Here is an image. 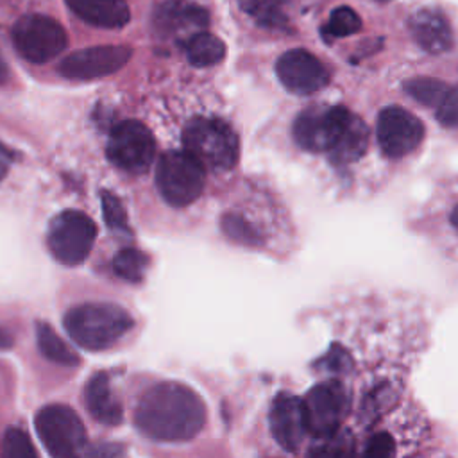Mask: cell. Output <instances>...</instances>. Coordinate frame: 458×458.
<instances>
[{
    "label": "cell",
    "instance_id": "obj_19",
    "mask_svg": "<svg viewBox=\"0 0 458 458\" xmlns=\"http://www.w3.org/2000/svg\"><path fill=\"white\" fill-rule=\"evenodd\" d=\"M367 141H369V129L363 123V120L352 113L351 122L347 123L335 148L329 152V157L336 165H347L351 161H356L365 152Z\"/></svg>",
    "mask_w": 458,
    "mask_h": 458
},
{
    "label": "cell",
    "instance_id": "obj_20",
    "mask_svg": "<svg viewBox=\"0 0 458 458\" xmlns=\"http://www.w3.org/2000/svg\"><path fill=\"white\" fill-rule=\"evenodd\" d=\"M186 57L193 66L206 68L220 63L225 55V45L211 32L200 30L184 41Z\"/></svg>",
    "mask_w": 458,
    "mask_h": 458
},
{
    "label": "cell",
    "instance_id": "obj_34",
    "mask_svg": "<svg viewBox=\"0 0 458 458\" xmlns=\"http://www.w3.org/2000/svg\"><path fill=\"white\" fill-rule=\"evenodd\" d=\"M13 157H14L13 152H11L7 147H4V145L0 143V159H4V161L9 163V161H13Z\"/></svg>",
    "mask_w": 458,
    "mask_h": 458
},
{
    "label": "cell",
    "instance_id": "obj_16",
    "mask_svg": "<svg viewBox=\"0 0 458 458\" xmlns=\"http://www.w3.org/2000/svg\"><path fill=\"white\" fill-rule=\"evenodd\" d=\"M410 32L415 43L429 54H442L453 45V32L447 18L433 7L419 9L410 18Z\"/></svg>",
    "mask_w": 458,
    "mask_h": 458
},
{
    "label": "cell",
    "instance_id": "obj_31",
    "mask_svg": "<svg viewBox=\"0 0 458 458\" xmlns=\"http://www.w3.org/2000/svg\"><path fill=\"white\" fill-rule=\"evenodd\" d=\"M13 336H11V333H7L4 327H0V351H4V349H11L13 347Z\"/></svg>",
    "mask_w": 458,
    "mask_h": 458
},
{
    "label": "cell",
    "instance_id": "obj_7",
    "mask_svg": "<svg viewBox=\"0 0 458 458\" xmlns=\"http://www.w3.org/2000/svg\"><path fill=\"white\" fill-rule=\"evenodd\" d=\"M95 238V222L82 211L68 209L52 218L47 245L57 261L75 267L89 256Z\"/></svg>",
    "mask_w": 458,
    "mask_h": 458
},
{
    "label": "cell",
    "instance_id": "obj_4",
    "mask_svg": "<svg viewBox=\"0 0 458 458\" xmlns=\"http://www.w3.org/2000/svg\"><path fill=\"white\" fill-rule=\"evenodd\" d=\"M206 184V168L188 150L165 152L156 166V186L161 197L177 208L195 202Z\"/></svg>",
    "mask_w": 458,
    "mask_h": 458
},
{
    "label": "cell",
    "instance_id": "obj_29",
    "mask_svg": "<svg viewBox=\"0 0 458 458\" xmlns=\"http://www.w3.org/2000/svg\"><path fill=\"white\" fill-rule=\"evenodd\" d=\"M435 118L449 129H458V84L447 86L444 97L435 106Z\"/></svg>",
    "mask_w": 458,
    "mask_h": 458
},
{
    "label": "cell",
    "instance_id": "obj_24",
    "mask_svg": "<svg viewBox=\"0 0 458 458\" xmlns=\"http://www.w3.org/2000/svg\"><path fill=\"white\" fill-rule=\"evenodd\" d=\"M361 29V18L358 13L347 5H340L331 11L324 34L329 38H345L351 34H356Z\"/></svg>",
    "mask_w": 458,
    "mask_h": 458
},
{
    "label": "cell",
    "instance_id": "obj_23",
    "mask_svg": "<svg viewBox=\"0 0 458 458\" xmlns=\"http://www.w3.org/2000/svg\"><path fill=\"white\" fill-rule=\"evenodd\" d=\"M404 89L419 104L435 109V106L444 97V93L447 89V84L442 82V81H437L433 77H415V79H410L404 84Z\"/></svg>",
    "mask_w": 458,
    "mask_h": 458
},
{
    "label": "cell",
    "instance_id": "obj_13",
    "mask_svg": "<svg viewBox=\"0 0 458 458\" xmlns=\"http://www.w3.org/2000/svg\"><path fill=\"white\" fill-rule=\"evenodd\" d=\"M276 73L281 84L295 95H311L329 82V72L322 61L304 48H293L279 55Z\"/></svg>",
    "mask_w": 458,
    "mask_h": 458
},
{
    "label": "cell",
    "instance_id": "obj_15",
    "mask_svg": "<svg viewBox=\"0 0 458 458\" xmlns=\"http://www.w3.org/2000/svg\"><path fill=\"white\" fill-rule=\"evenodd\" d=\"M209 23L208 11L186 0H166L154 14L156 29L170 38H191Z\"/></svg>",
    "mask_w": 458,
    "mask_h": 458
},
{
    "label": "cell",
    "instance_id": "obj_8",
    "mask_svg": "<svg viewBox=\"0 0 458 458\" xmlns=\"http://www.w3.org/2000/svg\"><path fill=\"white\" fill-rule=\"evenodd\" d=\"M352 113L344 106H315L293 122V140L310 152H331L344 134Z\"/></svg>",
    "mask_w": 458,
    "mask_h": 458
},
{
    "label": "cell",
    "instance_id": "obj_17",
    "mask_svg": "<svg viewBox=\"0 0 458 458\" xmlns=\"http://www.w3.org/2000/svg\"><path fill=\"white\" fill-rule=\"evenodd\" d=\"M66 5L77 18L100 29H122L131 20L125 0H66Z\"/></svg>",
    "mask_w": 458,
    "mask_h": 458
},
{
    "label": "cell",
    "instance_id": "obj_2",
    "mask_svg": "<svg viewBox=\"0 0 458 458\" xmlns=\"http://www.w3.org/2000/svg\"><path fill=\"white\" fill-rule=\"evenodd\" d=\"M131 327V315L113 302H84L64 315L66 333L75 344L89 351L114 345Z\"/></svg>",
    "mask_w": 458,
    "mask_h": 458
},
{
    "label": "cell",
    "instance_id": "obj_35",
    "mask_svg": "<svg viewBox=\"0 0 458 458\" xmlns=\"http://www.w3.org/2000/svg\"><path fill=\"white\" fill-rule=\"evenodd\" d=\"M5 172H7V161H4V159H0V181L4 179V175H5Z\"/></svg>",
    "mask_w": 458,
    "mask_h": 458
},
{
    "label": "cell",
    "instance_id": "obj_18",
    "mask_svg": "<svg viewBox=\"0 0 458 458\" xmlns=\"http://www.w3.org/2000/svg\"><path fill=\"white\" fill-rule=\"evenodd\" d=\"M84 401L89 415L95 420L107 426H116L122 422L123 410L111 390L109 376L106 372H97L91 376L84 388Z\"/></svg>",
    "mask_w": 458,
    "mask_h": 458
},
{
    "label": "cell",
    "instance_id": "obj_32",
    "mask_svg": "<svg viewBox=\"0 0 458 458\" xmlns=\"http://www.w3.org/2000/svg\"><path fill=\"white\" fill-rule=\"evenodd\" d=\"M7 81H9V66H7V63L4 61V57L0 54V86L5 84Z\"/></svg>",
    "mask_w": 458,
    "mask_h": 458
},
{
    "label": "cell",
    "instance_id": "obj_25",
    "mask_svg": "<svg viewBox=\"0 0 458 458\" xmlns=\"http://www.w3.org/2000/svg\"><path fill=\"white\" fill-rule=\"evenodd\" d=\"M0 458H39V454L23 429L9 428L2 438Z\"/></svg>",
    "mask_w": 458,
    "mask_h": 458
},
{
    "label": "cell",
    "instance_id": "obj_6",
    "mask_svg": "<svg viewBox=\"0 0 458 458\" xmlns=\"http://www.w3.org/2000/svg\"><path fill=\"white\" fill-rule=\"evenodd\" d=\"M13 45L29 63L41 64L57 57L68 45L63 25L47 14H25L13 29Z\"/></svg>",
    "mask_w": 458,
    "mask_h": 458
},
{
    "label": "cell",
    "instance_id": "obj_9",
    "mask_svg": "<svg viewBox=\"0 0 458 458\" xmlns=\"http://www.w3.org/2000/svg\"><path fill=\"white\" fill-rule=\"evenodd\" d=\"M107 157L123 172H147L156 157V140L150 129L138 120L120 122L111 131L107 141Z\"/></svg>",
    "mask_w": 458,
    "mask_h": 458
},
{
    "label": "cell",
    "instance_id": "obj_26",
    "mask_svg": "<svg viewBox=\"0 0 458 458\" xmlns=\"http://www.w3.org/2000/svg\"><path fill=\"white\" fill-rule=\"evenodd\" d=\"M356 453L351 438L347 435H329L324 437L322 442L313 447V451L310 453V458H356Z\"/></svg>",
    "mask_w": 458,
    "mask_h": 458
},
{
    "label": "cell",
    "instance_id": "obj_22",
    "mask_svg": "<svg viewBox=\"0 0 458 458\" xmlns=\"http://www.w3.org/2000/svg\"><path fill=\"white\" fill-rule=\"evenodd\" d=\"M147 267L148 258L134 247H125L113 258L114 274L127 283H140L147 272Z\"/></svg>",
    "mask_w": 458,
    "mask_h": 458
},
{
    "label": "cell",
    "instance_id": "obj_12",
    "mask_svg": "<svg viewBox=\"0 0 458 458\" xmlns=\"http://www.w3.org/2000/svg\"><path fill=\"white\" fill-rule=\"evenodd\" d=\"M131 57V48L125 45H102L77 50L66 55L57 70L63 77L73 81H93L116 73Z\"/></svg>",
    "mask_w": 458,
    "mask_h": 458
},
{
    "label": "cell",
    "instance_id": "obj_36",
    "mask_svg": "<svg viewBox=\"0 0 458 458\" xmlns=\"http://www.w3.org/2000/svg\"><path fill=\"white\" fill-rule=\"evenodd\" d=\"M377 2H390V0H377Z\"/></svg>",
    "mask_w": 458,
    "mask_h": 458
},
{
    "label": "cell",
    "instance_id": "obj_21",
    "mask_svg": "<svg viewBox=\"0 0 458 458\" xmlns=\"http://www.w3.org/2000/svg\"><path fill=\"white\" fill-rule=\"evenodd\" d=\"M36 340L41 354L59 365H77L79 356L68 347V344L48 326L47 322H38Z\"/></svg>",
    "mask_w": 458,
    "mask_h": 458
},
{
    "label": "cell",
    "instance_id": "obj_27",
    "mask_svg": "<svg viewBox=\"0 0 458 458\" xmlns=\"http://www.w3.org/2000/svg\"><path fill=\"white\" fill-rule=\"evenodd\" d=\"M243 11H247L263 27H281L284 18L272 0H240Z\"/></svg>",
    "mask_w": 458,
    "mask_h": 458
},
{
    "label": "cell",
    "instance_id": "obj_33",
    "mask_svg": "<svg viewBox=\"0 0 458 458\" xmlns=\"http://www.w3.org/2000/svg\"><path fill=\"white\" fill-rule=\"evenodd\" d=\"M449 224H451V227L458 233V204L451 209V213H449Z\"/></svg>",
    "mask_w": 458,
    "mask_h": 458
},
{
    "label": "cell",
    "instance_id": "obj_30",
    "mask_svg": "<svg viewBox=\"0 0 458 458\" xmlns=\"http://www.w3.org/2000/svg\"><path fill=\"white\" fill-rule=\"evenodd\" d=\"M356 458H394V440L388 433H376L367 442L365 447L356 453Z\"/></svg>",
    "mask_w": 458,
    "mask_h": 458
},
{
    "label": "cell",
    "instance_id": "obj_10",
    "mask_svg": "<svg viewBox=\"0 0 458 458\" xmlns=\"http://www.w3.org/2000/svg\"><path fill=\"white\" fill-rule=\"evenodd\" d=\"M302 403L306 411L308 433L317 438H324L336 433L349 408V394L340 381L329 379L320 381L313 388H310Z\"/></svg>",
    "mask_w": 458,
    "mask_h": 458
},
{
    "label": "cell",
    "instance_id": "obj_11",
    "mask_svg": "<svg viewBox=\"0 0 458 458\" xmlns=\"http://www.w3.org/2000/svg\"><path fill=\"white\" fill-rule=\"evenodd\" d=\"M376 136L383 154L399 159L411 154L422 143L424 125L404 107L388 106L377 114Z\"/></svg>",
    "mask_w": 458,
    "mask_h": 458
},
{
    "label": "cell",
    "instance_id": "obj_28",
    "mask_svg": "<svg viewBox=\"0 0 458 458\" xmlns=\"http://www.w3.org/2000/svg\"><path fill=\"white\" fill-rule=\"evenodd\" d=\"M100 200H102L104 220L109 225V229L125 231L127 229V213L123 209L122 200L114 193H111L107 190H104L100 193Z\"/></svg>",
    "mask_w": 458,
    "mask_h": 458
},
{
    "label": "cell",
    "instance_id": "obj_5",
    "mask_svg": "<svg viewBox=\"0 0 458 458\" xmlns=\"http://www.w3.org/2000/svg\"><path fill=\"white\" fill-rule=\"evenodd\" d=\"M36 431L52 458H86V429L66 404H48L36 415Z\"/></svg>",
    "mask_w": 458,
    "mask_h": 458
},
{
    "label": "cell",
    "instance_id": "obj_1",
    "mask_svg": "<svg viewBox=\"0 0 458 458\" xmlns=\"http://www.w3.org/2000/svg\"><path fill=\"white\" fill-rule=\"evenodd\" d=\"M134 424L152 440L186 442L204 428L206 404L190 386L163 381L145 390L138 399Z\"/></svg>",
    "mask_w": 458,
    "mask_h": 458
},
{
    "label": "cell",
    "instance_id": "obj_3",
    "mask_svg": "<svg viewBox=\"0 0 458 458\" xmlns=\"http://www.w3.org/2000/svg\"><path fill=\"white\" fill-rule=\"evenodd\" d=\"M184 150L197 157L204 168L227 172L238 163L240 141L233 127L213 116L191 118L182 131Z\"/></svg>",
    "mask_w": 458,
    "mask_h": 458
},
{
    "label": "cell",
    "instance_id": "obj_14",
    "mask_svg": "<svg viewBox=\"0 0 458 458\" xmlns=\"http://www.w3.org/2000/svg\"><path fill=\"white\" fill-rule=\"evenodd\" d=\"M270 431L286 451H295L308 433L304 403L292 394H279L268 413Z\"/></svg>",
    "mask_w": 458,
    "mask_h": 458
}]
</instances>
